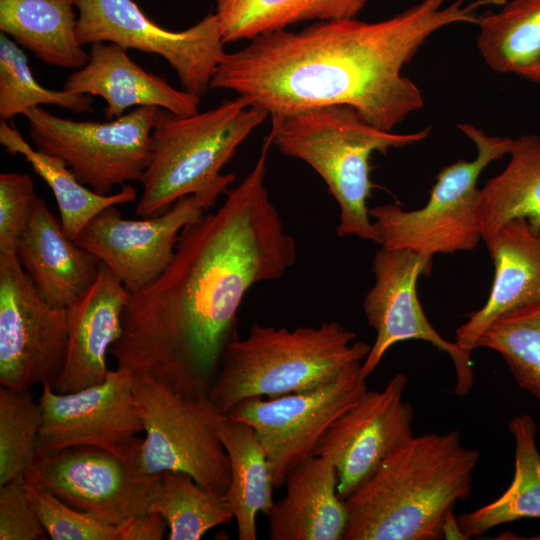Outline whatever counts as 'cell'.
I'll list each match as a JSON object with an SVG mask.
<instances>
[{
    "instance_id": "6da1fadb",
    "label": "cell",
    "mask_w": 540,
    "mask_h": 540,
    "mask_svg": "<svg viewBox=\"0 0 540 540\" xmlns=\"http://www.w3.org/2000/svg\"><path fill=\"white\" fill-rule=\"evenodd\" d=\"M272 135L222 205L187 225L174 256L130 294L110 354L117 367L147 374L187 396L208 395L223 353L237 337L248 290L280 279L296 262L295 239L265 186Z\"/></svg>"
},
{
    "instance_id": "7a4b0ae2",
    "label": "cell",
    "mask_w": 540,
    "mask_h": 540,
    "mask_svg": "<svg viewBox=\"0 0 540 540\" xmlns=\"http://www.w3.org/2000/svg\"><path fill=\"white\" fill-rule=\"evenodd\" d=\"M505 0H421L384 20L320 21L250 40L226 53L210 89L230 90L270 117L333 104L353 107L385 130L424 105L421 90L402 73L427 39L454 24H479L480 10Z\"/></svg>"
},
{
    "instance_id": "3957f363",
    "label": "cell",
    "mask_w": 540,
    "mask_h": 540,
    "mask_svg": "<svg viewBox=\"0 0 540 540\" xmlns=\"http://www.w3.org/2000/svg\"><path fill=\"white\" fill-rule=\"evenodd\" d=\"M480 452L459 432L412 435L345 500L343 540H437L469 497Z\"/></svg>"
},
{
    "instance_id": "277c9868",
    "label": "cell",
    "mask_w": 540,
    "mask_h": 540,
    "mask_svg": "<svg viewBox=\"0 0 540 540\" xmlns=\"http://www.w3.org/2000/svg\"><path fill=\"white\" fill-rule=\"evenodd\" d=\"M273 145L308 164L326 183L339 206V237L356 236L377 243L368 199L373 152L386 153L425 140L431 127L411 133L379 129L351 106L333 104L271 117Z\"/></svg>"
},
{
    "instance_id": "5b68a950",
    "label": "cell",
    "mask_w": 540,
    "mask_h": 540,
    "mask_svg": "<svg viewBox=\"0 0 540 540\" xmlns=\"http://www.w3.org/2000/svg\"><path fill=\"white\" fill-rule=\"evenodd\" d=\"M337 321L293 330L254 324L226 347L208 396L227 415L253 397H278L315 389L363 362L371 346Z\"/></svg>"
},
{
    "instance_id": "8992f818",
    "label": "cell",
    "mask_w": 540,
    "mask_h": 540,
    "mask_svg": "<svg viewBox=\"0 0 540 540\" xmlns=\"http://www.w3.org/2000/svg\"><path fill=\"white\" fill-rule=\"evenodd\" d=\"M268 113L238 96L215 108L181 116L162 109L151 134L150 161L136 205L141 218L166 212L180 198H219L234 181L224 165Z\"/></svg>"
},
{
    "instance_id": "52a82bcc",
    "label": "cell",
    "mask_w": 540,
    "mask_h": 540,
    "mask_svg": "<svg viewBox=\"0 0 540 540\" xmlns=\"http://www.w3.org/2000/svg\"><path fill=\"white\" fill-rule=\"evenodd\" d=\"M456 126L474 143L476 157L445 166L420 209L406 211L394 204L370 208L381 247L433 257L471 251L482 239L476 218L477 181L491 162L509 154L513 139L488 135L470 123Z\"/></svg>"
},
{
    "instance_id": "ba28073f",
    "label": "cell",
    "mask_w": 540,
    "mask_h": 540,
    "mask_svg": "<svg viewBox=\"0 0 540 540\" xmlns=\"http://www.w3.org/2000/svg\"><path fill=\"white\" fill-rule=\"evenodd\" d=\"M133 401L143 424L137 455L145 475L189 474L203 487L226 494L231 471L217 427L222 414L208 395L187 397L144 373H134Z\"/></svg>"
},
{
    "instance_id": "9c48e42d",
    "label": "cell",
    "mask_w": 540,
    "mask_h": 540,
    "mask_svg": "<svg viewBox=\"0 0 540 540\" xmlns=\"http://www.w3.org/2000/svg\"><path fill=\"white\" fill-rule=\"evenodd\" d=\"M162 108L140 106L105 122L75 121L39 107L25 112L38 149L63 160L94 192L140 181L151 154V134Z\"/></svg>"
},
{
    "instance_id": "30bf717a",
    "label": "cell",
    "mask_w": 540,
    "mask_h": 540,
    "mask_svg": "<svg viewBox=\"0 0 540 540\" xmlns=\"http://www.w3.org/2000/svg\"><path fill=\"white\" fill-rule=\"evenodd\" d=\"M76 35L84 47L114 43L164 58L184 91L201 98L227 53L218 18L209 13L182 31L165 29L149 19L133 0H75Z\"/></svg>"
},
{
    "instance_id": "8fae6325",
    "label": "cell",
    "mask_w": 540,
    "mask_h": 540,
    "mask_svg": "<svg viewBox=\"0 0 540 540\" xmlns=\"http://www.w3.org/2000/svg\"><path fill=\"white\" fill-rule=\"evenodd\" d=\"M68 347L66 308L48 303L15 252L0 253V384L13 390L51 385Z\"/></svg>"
},
{
    "instance_id": "7c38bea8",
    "label": "cell",
    "mask_w": 540,
    "mask_h": 540,
    "mask_svg": "<svg viewBox=\"0 0 540 540\" xmlns=\"http://www.w3.org/2000/svg\"><path fill=\"white\" fill-rule=\"evenodd\" d=\"M362 362L349 365L335 380L315 389L278 397H253L227 415L249 424L263 446L275 488L316 448L331 424L367 390Z\"/></svg>"
},
{
    "instance_id": "4fadbf2b",
    "label": "cell",
    "mask_w": 540,
    "mask_h": 540,
    "mask_svg": "<svg viewBox=\"0 0 540 540\" xmlns=\"http://www.w3.org/2000/svg\"><path fill=\"white\" fill-rule=\"evenodd\" d=\"M133 376L129 368L117 367L103 382L72 393H58L51 385H43L36 455L88 446L136 459L143 424L133 401Z\"/></svg>"
},
{
    "instance_id": "5bb4252c",
    "label": "cell",
    "mask_w": 540,
    "mask_h": 540,
    "mask_svg": "<svg viewBox=\"0 0 540 540\" xmlns=\"http://www.w3.org/2000/svg\"><path fill=\"white\" fill-rule=\"evenodd\" d=\"M432 263L433 257L407 250L381 247L376 251L372 263L374 284L363 301L364 314L376 332V339L360 371L366 379L393 345L406 340H423L449 355L456 375L454 392L465 396L474 383L471 354L434 329L417 295V281L420 276L431 273Z\"/></svg>"
},
{
    "instance_id": "9a60e30c",
    "label": "cell",
    "mask_w": 540,
    "mask_h": 540,
    "mask_svg": "<svg viewBox=\"0 0 540 540\" xmlns=\"http://www.w3.org/2000/svg\"><path fill=\"white\" fill-rule=\"evenodd\" d=\"M25 477L68 505L118 526L147 513L161 474H143L137 458L78 446L36 455Z\"/></svg>"
},
{
    "instance_id": "2e32d148",
    "label": "cell",
    "mask_w": 540,
    "mask_h": 540,
    "mask_svg": "<svg viewBox=\"0 0 540 540\" xmlns=\"http://www.w3.org/2000/svg\"><path fill=\"white\" fill-rule=\"evenodd\" d=\"M217 200L210 195H188L166 212L139 220L123 218L112 206L94 217L74 242L94 254L133 293L166 269L182 230Z\"/></svg>"
},
{
    "instance_id": "e0dca14e",
    "label": "cell",
    "mask_w": 540,
    "mask_h": 540,
    "mask_svg": "<svg viewBox=\"0 0 540 540\" xmlns=\"http://www.w3.org/2000/svg\"><path fill=\"white\" fill-rule=\"evenodd\" d=\"M407 377L396 373L382 390H366L338 417L315 455L328 459L338 474V495L345 500L403 441L413 435V408L403 400Z\"/></svg>"
},
{
    "instance_id": "ac0fdd59",
    "label": "cell",
    "mask_w": 540,
    "mask_h": 540,
    "mask_svg": "<svg viewBox=\"0 0 540 540\" xmlns=\"http://www.w3.org/2000/svg\"><path fill=\"white\" fill-rule=\"evenodd\" d=\"M130 294L101 262L93 285L66 308L67 354L54 391L72 393L105 380L110 371L107 355L120 337L122 315Z\"/></svg>"
},
{
    "instance_id": "d6986e66",
    "label": "cell",
    "mask_w": 540,
    "mask_h": 540,
    "mask_svg": "<svg viewBox=\"0 0 540 540\" xmlns=\"http://www.w3.org/2000/svg\"><path fill=\"white\" fill-rule=\"evenodd\" d=\"M88 53V62L70 74L63 89L102 98L107 120L140 106H156L181 116L199 112L201 98L175 89L165 78L144 70L121 46L94 43Z\"/></svg>"
},
{
    "instance_id": "ffe728a7",
    "label": "cell",
    "mask_w": 540,
    "mask_h": 540,
    "mask_svg": "<svg viewBox=\"0 0 540 540\" xmlns=\"http://www.w3.org/2000/svg\"><path fill=\"white\" fill-rule=\"evenodd\" d=\"M15 254L42 297L58 308H68L93 285L101 263L67 237L60 220L38 196Z\"/></svg>"
},
{
    "instance_id": "44dd1931",
    "label": "cell",
    "mask_w": 540,
    "mask_h": 540,
    "mask_svg": "<svg viewBox=\"0 0 540 540\" xmlns=\"http://www.w3.org/2000/svg\"><path fill=\"white\" fill-rule=\"evenodd\" d=\"M484 241L494 264L490 294L455 335V343L470 354L497 317L540 300V231L519 218L505 223Z\"/></svg>"
},
{
    "instance_id": "7402d4cb",
    "label": "cell",
    "mask_w": 540,
    "mask_h": 540,
    "mask_svg": "<svg viewBox=\"0 0 540 540\" xmlns=\"http://www.w3.org/2000/svg\"><path fill=\"white\" fill-rule=\"evenodd\" d=\"M286 494L267 514L272 540H343L348 513L338 495V474L313 455L286 476Z\"/></svg>"
},
{
    "instance_id": "603a6c76",
    "label": "cell",
    "mask_w": 540,
    "mask_h": 540,
    "mask_svg": "<svg viewBox=\"0 0 540 540\" xmlns=\"http://www.w3.org/2000/svg\"><path fill=\"white\" fill-rule=\"evenodd\" d=\"M75 0H0V31L40 61L82 68L89 53L76 35Z\"/></svg>"
},
{
    "instance_id": "cb8c5ba5",
    "label": "cell",
    "mask_w": 540,
    "mask_h": 540,
    "mask_svg": "<svg viewBox=\"0 0 540 540\" xmlns=\"http://www.w3.org/2000/svg\"><path fill=\"white\" fill-rule=\"evenodd\" d=\"M509 155L505 169L479 189L476 218L483 240L519 218L540 231V138L513 139Z\"/></svg>"
},
{
    "instance_id": "d4e9b609",
    "label": "cell",
    "mask_w": 540,
    "mask_h": 540,
    "mask_svg": "<svg viewBox=\"0 0 540 540\" xmlns=\"http://www.w3.org/2000/svg\"><path fill=\"white\" fill-rule=\"evenodd\" d=\"M217 432L229 461L230 485L226 495L237 522L238 539L256 540V516L268 514L274 505L275 488L266 452L254 429L223 415Z\"/></svg>"
},
{
    "instance_id": "484cf974",
    "label": "cell",
    "mask_w": 540,
    "mask_h": 540,
    "mask_svg": "<svg viewBox=\"0 0 540 540\" xmlns=\"http://www.w3.org/2000/svg\"><path fill=\"white\" fill-rule=\"evenodd\" d=\"M0 144L10 155H21L50 187L55 197L60 222L67 237L74 241L87 224L105 209L131 203L137 190L123 185L113 194L101 195L82 184L60 158L34 149L7 121L0 122Z\"/></svg>"
},
{
    "instance_id": "4316f807",
    "label": "cell",
    "mask_w": 540,
    "mask_h": 540,
    "mask_svg": "<svg viewBox=\"0 0 540 540\" xmlns=\"http://www.w3.org/2000/svg\"><path fill=\"white\" fill-rule=\"evenodd\" d=\"M508 427L515 440L514 478L495 501L457 518L464 539L481 536L505 523L540 518L537 425L530 415H518L510 420Z\"/></svg>"
},
{
    "instance_id": "83f0119b",
    "label": "cell",
    "mask_w": 540,
    "mask_h": 540,
    "mask_svg": "<svg viewBox=\"0 0 540 540\" xmlns=\"http://www.w3.org/2000/svg\"><path fill=\"white\" fill-rule=\"evenodd\" d=\"M368 0H215L224 44L287 29L315 20L353 18Z\"/></svg>"
},
{
    "instance_id": "f1b7e54d",
    "label": "cell",
    "mask_w": 540,
    "mask_h": 540,
    "mask_svg": "<svg viewBox=\"0 0 540 540\" xmlns=\"http://www.w3.org/2000/svg\"><path fill=\"white\" fill-rule=\"evenodd\" d=\"M476 44L489 68L518 74L540 55V0H512L483 13Z\"/></svg>"
},
{
    "instance_id": "f546056e",
    "label": "cell",
    "mask_w": 540,
    "mask_h": 540,
    "mask_svg": "<svg viewBox=\"0 0 540 540\" xmlns=\"http://www.w3.org/2000/svg\"><path fill=\"white\" fill-rule=\"evenodd\" d=\"M147 512L165 519L169 540H199L234 518L226 494L209 490L180 471L161 474Z\"/></svg>"
},
{
    "instance_id": "4dcf8cb0",
    "label": "cell",
    "mask_w": 540,
    "mask_h": 540,
    "mask_svg": "<svg viewBox=\"0 0 540 540\" xmlns=\"http://www.w3.org/2000/svg\"><path fill=\"white\" fill-rule=\"evenodd\" d=\"M478 347L499 353L517 384L540 401V300L497 317Z\"/></svg>"
},
{
    "instance_id": "1f68e13d",
    "label": "cell",
    "mask_w": 540,
    "mask_h": 540,
    "mask_svg": "<svg viewBox=\"0 0 540 540\" xmlns=\"http://www.w3.org/2000/svg\"><path fill=\"white\" fill-rule=\"evenodd\" d=\"M54 105L74 113L92 111L91 95L51 90L33 75L28 58L10 37L0 35V119L12 120L31 108Z\"/></svg>"
},
{
    "instance_id": "d6a6232c",
    "label": "cell",
    "mask_w": 540,
    "mask_h": 540,
    "mask_svg": "<svg viewBox=\"0 0 540 540\" xmlns=\"http://www.w3.org/2000/svg\"><path fill=\"white\" fill-rule=\"evenodd\" d=\"M42 422L30 390L0 388V485L25 476L36 456Z\"/></svg>"
},
{
    "instance_id": "836d02e7",
    "label": "cell",
    "mask_w": 540,
    "mask_h": 540,
    "mask_svg": "<svg viewBox=\"0 0 540 540\" xmlns=\"http://www.w3.org/2000/svg\"><path fill=\"white\" fill-rule=\"evenodd\" d=\"M28 496L52 540H119L118 527L63 502L25 477Z\"/></svg>"
},
{
    "instance_id": "e575fe53",
    "label": "cell",
    "mask_w": 540,
    "mask_h": 540,
    "mask_svg": "<svg viewBox=\"0 0 540 540\" xmlns=\"http://www.w3.org/2000/svg\"><path fill=\"white\" fill-rule=\"evenodd\" d=\"M35 184L26 173L0 174V253L15 252L36 199Z\"/></svg>"
},
{
    "instance_id": "d590c367",
    "label": "cell",
    "mask_w": 540,
    "mask_h": 540,
    "mask_svg": "<svg viewBox=\"0 0 540 540\" xmlns=\"http://www.w3.org/2000/svg\"><path fill=\"white\" fill-rule=\"evenodd\" d=\"M48 535L28 496L25 476L0 485V539L44 540Z\"/></svg>"
},
{
    "instance_id": "8d00e7d4",
    "label": "cell",
    "mask_w": 540,
    "mask_h": 540,
    "mask_svg": "<svg viewBox=\"0 0 540 540\" xmlns=\"http://www.w3.org/2000/svg\"><path fill=\"white\" fill-rule=\"evenodd\" d=\"M119 540H161L168 525L156 512H147L118 525Z\"/></svg>"
},
{
    "instance_id": "74e56055",
    "label": "cell",
    "mask_w": 540,
    "mask_h": 540,
    "mask_svg": "<svg viewBox=\"0 0 540 540\" xmlns=\"http://www.w3.org/2000/svg\"><path fill=\"white\" fill-rule=\"evenodd\" d=\"M517 75L540 85V55L530 66L521 70Z\"/></svg>"
}]
</instances>
